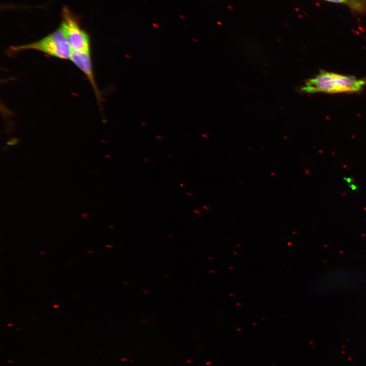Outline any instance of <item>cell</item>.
<instances>
[{"instance_id":"6da1fadb","label":"cell","mask_w":366,"mask_h":366,"mask_svg":"<svg viewBox=\"0 0 366 366\" xmlns=\"http://www.w3.org/2000/svg\"><path fill=\"white\" fill-rule=\"evenodd\" d=\"M365 84V80L353 76L321 71L314 78L307 80L301 89L310 94L354 93L361 90Z\"/></svg>"},{"instance_id":"7a4b0ae2","label":"cell","mask_w":366,"mask_h":366,"mask_svg":"<svg viewBox=\"0 0 366 366\" xmlns=\"http://www.w3.org/2000/svg\"><path fill=\"white\" fill-rule=\"evenodd\" d=\"M26 50L39 51L63 59H70L71 53V49L60 27L38 41L27 44L11 46L8 51L10 53H15Z\"/></svg>"},{"instance_id":"3957f363","label":"cell","mask_w":366,"mask_h":366,"mask_svg":"<svg viewBox=\"0 0 366 366\" xmlns=\"http://www.w3.org/2000/svg\"><path fill=\"white\" fill-rule=\"evenodd\" d=\"M63 16L60 27L71 50L79 52H90L88 35L80 27L77 21L67 8L64 9Z\"/></svg>"},{"instance_id":"277c9868","label":"cell","mask_w":366,"mask_h":366,"mask_svg":"<svg viewBox=\"0 0 366 366\" xmlns=\"http://www.w3.org/2000/svg\"><path fill=\"white\" fill-rule=\"evenodd\" d=\"M70 59L86 75L96 94L99 95L93 72L90 52H79L71 50Z\"/></svg>"},{"instance_id":"5b68a950","label":"cell","mask_w":366,"mask_h":366,"mask_svg":"<svg viewBox=\"0 0 366 366\" xmlns=\"http://www.w3.org/2000/svg\"><path fill=\"white\" fill-rule=\"evenodd\" d=\"M327 2L347 5L354 12L366 14V0H324Z\"/></svg>"}]
</instances>
